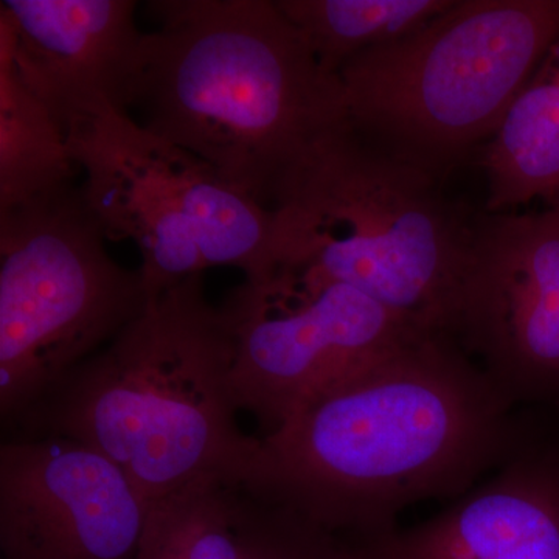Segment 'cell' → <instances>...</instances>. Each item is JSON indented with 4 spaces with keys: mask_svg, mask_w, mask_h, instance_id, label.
Instances as JSON below:
<instances>
[{
    "mask_svg": "<svg viewBox=\"0 0 559 559\" xmlns=\"http://www.w3.org/2000/svg\"><path fill=\"white\" fill-rule=\"evenodd\" d=\"M546 432L444 336L418 334L330 385L260 439L253 495L345 540L462 498Z\"/></svg>",
    "mask_w": 559,
    "mask_h": 559,
    "instance_id": "cell-1",
    "label": "cell"
},
{
    "mask_svg": "<svg viewBox=\"0 0 559 559\" xmlns=\"http://www.w3.org/2000/svg\"><path fill=\"white\" fill-rule=\"evenodd\" d=\"M130 109L271 210L283 180L348 127L325 72L275 0H156Z\"/></svg>",
    "mask_w": 559,
    "mask_h": 559,
    "instance_id": "cell-2",
    "label": "cell"
},
{
    "mask_svg": "<svg viewBox=\"0 0 559 559\" xmlns=\"http://www.w3.org/2000/svg\"><path fill=\"white\" fill-rule=\"evenodd\" d=\"M231 369L229 326L193 275L148 300L13 425L21 437H62L100 452L146 506L210 477L246 485L260 439L238 426Z\"/></svg>",
    "mask_w": 559,
    "mask_h": 559,
    "instance_id": "cell-3",
    "label": "cell"
},
{
    "mask_svg": "<svg viewBox=\"0 0 559 559\" xmlns=\"http://www.w3.org/2000/svg\"><path fill=\"white\" fill-rule=\"evenodd\" d=\"M271 210L277 266L312 267L451 340L476 221L444 204L433 173L348 124L286 176Z\"/></svg>",
    "mask_w": 559,
    "mask_h": 559,
    "instance_id": "cell-4",
    "label": "cell"
},
{
    "mask_svg": "<svg viewBox=\"0 0 559 559\" xmlns=\"http://www.w3.org/2000/svg\"><path fill=\"white\" fill-rule=\"evenodd\" d=\"M559 38V0H454L337 72L349 127L436 173L495 135Z\"/></svg>",
    "mask_w": 559,
    "mask_h": 559,
    "instance_id": "cell-5",
    "label": "cell"
},
{
    "mask_svg": "<svg viewBox=\"0 0 559 559\" xmlns=\"http://www.w3.org/2000/svg\"><path fill=\"white\" fill-rule=\"evenodd\" d=\"M83 186L0 210V417L13 425L148 304L110 259Z\"/></svg>",
    "mask_w": 559,
    "mask_h": 559,
    "instance_id": "cell-6",
    "label": "cell"
},
{
    "mask_svg": "<svg viewBox=\"0 0 559 559\" xmlns=\"http://www.w3.org/2000/svg\"><path fill=\"white\" fill-rule=\"evenodd\" d=\"M66 139L106 238L138 246L148 300L209 267L250 282L277 267L272 210L130 114L81 121Z\"/></svg>",
    "mask_w": 559,
    "mask_h": 559,
    "instance_id": "cell-7",
    "label": "cell"
},
{
    "mask_svg": "<svg viewBox=\"0 0 559 559\" xmlns=\"http://www.w3.org/2000/svg\"><path fill=\"white\" fill-rule=\"evenodd\" d=\"M221 311L234 341L235 401L264 436L322 390L423 334L358 289L293 264L246 280Z\"/></svg>",
    "mask_w": 559,
    "mask_h": 559,
    "instance_id": "cell-8",
    "label": "cell"
},
{
    "mask_svg": "<svg viewBox=\"0 0 559 559\" xmlns=\"http://www.w3.org/2000/svg\"><path fill=\"white\" fill-rule=\"evenodd\" d=\"M451 340L513 406L559 411V193L540 213L476 219Z\"/></svg>",
    "mask_w": 559,
    "mask_h": 559,
    "instance_id": "cell-9",
    "label": "cell"
},
{
    "mask_svg": "<svg viewBox=\"0 0 559 559\" xmlns=\"http://www.w3.org/2000/svg\"><path fill=\"white\" fill-rule=\"evenodd\" d=\"M146 513L123 471L79 441L0 447V559H132Z\"/></svg>",
    "mask_w": 559,
    "mask_h": 559,
    "instance_id": "cell-10",
    "label": "cell"
},
{
    "mask_svg": "<svg viewBox=\"0 0 559 559\" xmlns=\"http://www.w3.org/2000/svg\"><path fill=\"white\" fill-rule=\"evenodd\" d=\"M134 0H2L14 68L62 134L81 121L130 114L143 32Z\"/></svg>",
    "mask_w": 559,
    "mask_h": 559,
    "instance_id": "cell-11",
    "label": "cell"
},
{
    "mask_svg": "<svg viewBox=\"0 0 559 559\" xmlns=\"http://www.w3.org/2000/svg\"><path fill=\"white\" fill-rule=\"evenodd\" d=\"M347 543L355 559H559V440L546 430L421 524Z\"/></svg>",
    "mask_w": 559,
    "mask_h": 559,
    "instance_id": "cell-12",
    "label": "cell"
},
{
    "mask_svg": "<svg viewBox=\"0 0 559 559\" xmlns=\"http://www.w3.org/2000/svg\"><path fill=\"white\" fill-rule=\"evenodd\" d=\"M484 164L492 213L559 193V38L510 106Z\"/></svg>",
    "mask_w": 559,
    "mask_h": 559,
    "instance_id": "cell-13",
    "label": "cell"
},
{
    "mask_svg": "<svg viewBox=\"0 0 559 559\" xmlns=\"http://www.w3.org/2000/svg\"><path fill=\"white\" fill-rule=\"evenodd\" d=\"M76 168L68 139L21 80L0 32V210L72 182Z\"/></svg>",
    "mask_w": 559,
    "mask_h": 559,
    "instance_id": "cell-14",
    "label": "cell"
},
{
    "mask_svg": "<svg viewBox=\"0 0 559 559\" xmlns=\"http://www.w3.org/2000/svg\"><path fill=\"white\" fill-rule=\"evenodd\" d=\"M454 0H275L320 68L342 66L374 47L418 32Z\"/></svg>",
    "mask_w": 559,
    "mask_h": 559,
    "instance_id": "cell-15",
    "label": "cell"
},
{
    "mask_svg": "<svg viewBox=\"0 0 559 559\" xmlns=\"http://www.w3.org/2000/svg\"><path fill=\"white\" fill-rule=\"evenodd\" d=\"M246 487L210 477L150 503L132 559H238Z\"/></svg>",
    "mask_w": 559,
    "mask_h": 559,
    "instance_id": "cell-16",
    "label": "cell"
},
{
    "mask_svg": "<svg viewBox=\"0 0 559 559\" xmlns=\"http://www.w3.org/2000/svg\"><path fill=\"white\" fill-rule=\"evenodd\" d=\"M238 559H355L348 543L246 488Z\"/></svg>",
    "mask_w": 559,
    "mask_h": 559,
    "instance_id": "cell-17",
    "label": "cell"
}]
</instances>
